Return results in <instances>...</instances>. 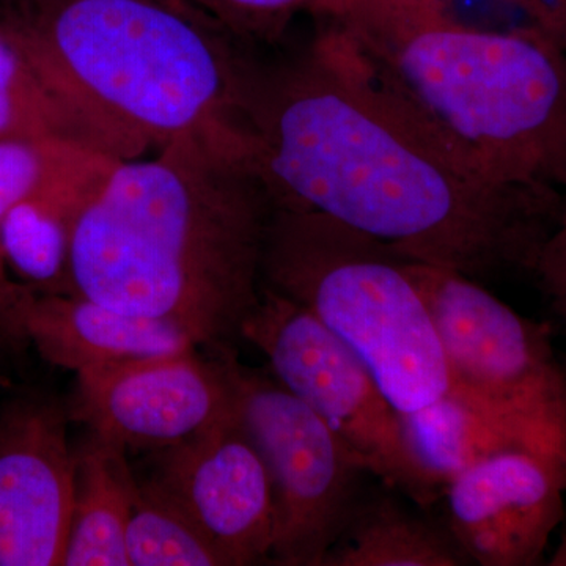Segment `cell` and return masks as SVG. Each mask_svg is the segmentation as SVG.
<instances>
[{"label": "cell", "mask_w": 566, "mask_h": 566, "mask_svg": "<svg viewBox=\"0 0 566 566\" xmlns=\"http://www.w3.org/2000/svg\"><path fill=\"white\" fill-rule=\"evenodd\" d=\"M316 22L303 51L253 63L238 123L274 202L474 281L531 274L562 221L565 193L497 185L465 166L376 87L326 21Z\"/></svg>", "instance_id": "6da1fadb"}, {"label": "cell", "mask_w": 566, "mask_h": 566, "mask_svg": "<svg viewBox=\"0 0 566 566\" xmlns=\"http://www.w3.org/2000/svg\"><path fill=\"white\" fill-rule=\"evenodd\" d=\"M274 200L233 125L180 134L151 159H123L77 216L71 294L237 353L262 297Z\"/></svg>", "instance_id": "7a4b0ae2"}, {"label": "cell", "mask_w": 566, "mask_h": 566, "mask_svg": "<svg viewBox=\"0 0 566 566\" xmlns=\"http://www.w3.org/2000/svg\"><path fill=\"white\" fill-rule=\"evenodd\" d=\"M323 20L379 91L465 166L566 189V52L536 29L476 28L422 0H342Z\"/></svg>", "instance_id": "3957f363"}, {"label": "cell", "mask_w": 566, "mask_h": 566, "mask_svg": "<svg viewBox=\"0 0 566 566\" xmlns=\"http://www.w3.org/2000/svg\"><path fill=\"white\" fill-rule=\"evenodd\" d=\"M6 22L88 144L122 161L240 120L252 62L185 0H21Z\"/></svg>", "instance_id": "277c9868"}, {"label": "cell", "mask_w": 566, "mask_h": 566, "mask_svg": "<svg viewBox=\"0 0 566 566\" xmlns=\"http://www.w3.org/2000/svg\"><path fill=\"white\" fill-rule=\"evenodd\" d=\"M408 262L327 216L274 202L262 285L340 338L397 411L430 403L452 386L433 316Z\"/></svg>", "instance_id": "5b68a950"}, {"label": "cell", "mask_w": 566, "mask_h": 566, "mask_svg": "<svg viewBox=\"0 0 566 566\" xmlns=\"http://www.w3.org/2000/svg\"><path fill=\"white\" fill-rule=\"evenodd\" d=\"M452 389L531 452L566 471V368L549 323L526 318L455 271L409 260Z\"/></svg>", "instance_id": "8992f818"}, {"label": "cell", "mask_w": 566, "mask_h": 566, "mask_svg": "<svg viewBox=\"0 0 566 566\" xmlns=\"http://www.w3.org/2000/svg\"><path fill=\"white\" fill-rule=\"evenodd\" d=\"M241 337L264 354L274 378L322 417L379 482L419 509L430 510L441 497V488L406 449L398 411L375 376L314 315L262 285Z\"/></svg>", "instance_id": "52a82bcc"}, {"label": "cell", "mask_w": 566, "mask_h": 566, "mask_svg": "<svg viewBox=\"0 0 566 566\" xmlns=\"http://www.w3.org/2000/svg\"><path fill=\"white\" fill-rule=\"evenodd\" d=\"M241 422L273 486L275 539L271 564L323 566L344 534L370 474L322 417L275 378L234 360Z\"/></svg>", "instance_id": "ba28073f"}, {"label": "cell", "mask_w": 566, "mask_h": 566, "mask_svg": "<svg viewBox=\"0 0 566 566\" xmlns=\"http://www.w3.org/2000/svg\"><path fill=\"white\" fill-rule=\"evenodd\" d=\"M237 359H203L189 348L85 368L76 374L70 420L123 450L163 452L233 411Z\"/></svg>", "instance_id": "9c48e42d"}, {"label": "cell", "mask_w": 566, "mask_h": 566, "mask_svg": "<svg viewBox=\"0 0 566 566\" xmlns=\"http://www.w3.org/2000/svg\"><path fill=\"white\" fill-rule=\"evenodd\" d=\"M153 482L199 524L226 566L271 564L273 486L234 403L218 423L156 453Z\"/></svg>", "instance_id": "30bf717a"}, {"label": "cell", "mask_w": 566, "mask_h": 566, "mask_svg": "<svg viewBox=\"0 0 566 566\" xmlns=\"http://www.w3.org/2000/svg\"><path fill=\"white\" fill-rule=\"evenodd\" d=\"M69 420L50 400L0 415V566L63 565L76 488Z\"/></svg>", "instance_id": "8fae6325"}, {"label": "cell", "mask_w": 566, "mask_h": 566, "mask_svg": "<svg viewBox=\"0 0 566 566\" xmlns=\"http://www.w3.org/2000/svg\"><path fill=\"white\" fill-rule=\"evenodd\" d=\"M566 471L528 450L486 458L444 488L446 527L471 564H545L565 517Z\"/></svg>", "instance_id": "7c38bea8"}, {"label": "cell", "mask_w": 566, "mask_h": 566, "mask_svg": "<svg viewBox=\"0 0 566 566\" xmlns=\"http://www.w3.org/2000/svg\"><path fill=\"white\" fill-rule=\"evenodd\" d=\"M122 159L77 142H59L46 175L14 205L0 248L14 281L39 293L71 294V233L81 211Z\"/></svg>", "instance_id": "4fadbf2b"}, {"label": "cell", "mask_w": 566, "mask_h": 566, "mask_svg": "<svg viewBox=\"0 0 566 566\" xmlns=\"http://www.w3.org/2000/svg\"><path fill=\"white\" fill-rule=\"evenodd\" d=\"M25 344L44 360L80 374L85 368L196 348L169 324L125 314L81 296L33 292L22 315Z\"/></svg>", "instance_id": "5bb4252c"}, {"label": "cell", "mask_w": 566, "mask_h": 566, "mask_svg": "<svg viewBox=\"0 0 566 566\" xmlns=\"http://www.w3.org/2000/svg\"><path fill=\"white\" fill-rule=\"evenodd\" d=\"M367 488L323 566L471 565L444 523L416 512L381 483Z\"/></svg>", "instance_id": "9a60e30c"}, {"label": "cell", "mask_w": 566, "mask_h": 566, "mask_svg": "<svg viewBox=\"0 0 566 566\" xmlns=\"http://www.w3.org/2000/svg\"><path fill=\"white\" fill-rule=\"evenodd\" d=\"M76 488L65 566H129L126 531L137 482L126 450L88 433L74 450Z\"/></svg>", "instance_id": "2e32d148"}, {"label": "cell", "mask_w": 566, "mask_h": 566, "mask_svg": "<svg viewBox=\"0 0 566 566\" xmlns=\"http://www.w3.org/2000/svg\"><path fill=\"white\" fill-rule=\"evenodd\" d=\"M398 423L412 460L442 491L486 458L526 450L452 387L430 403L398 411Z\"/></svg>", "instance_id": "e0dca14e"}, {"label": "cell", "mask_w": 566, "mask_h": 566, "mask_svg": "<svg viewBox=\"0 0 566 566\" xmlns=\"http://www.w3.org/2000/svg\"><path fill=\"white\" fill-rule=\"evenodd\" d=\"M0 139L70 140L92 147L6 21L0 22Z\"/></svg>", "instance_id": "ac0fdd59"}, {"label": "cell", "mask_w": 566, "mask_h": 566, "mask_svg": "<svg viewBox=\"0 0 566 566\" xmlns=\"http://www.w3.org/2000/svg\"><path fill=\"white\" fill-rule=\"evenodd\" d=\"M129 566H226L211 539L158 483H137L126 531Z\"/></svg>", "instance_id": "d6986e66"}, {"label": "cell", "mask_w": 566, "mask_h": 566, "mask_svg": "<svg viewBox=\"0 0 566 566\" xmlns=\"http://www.w3.org/2000/svg\"><path fill=\"white\" fill-rule=\"evenodd\" d=\"M59 142L0 139V229L7 214L40 185L50 169ZM31 286L14 281L0 248V333L11 346L25 344L22 314L31 300Z\"/></svg>", "instance_id": "ffe728a7"}, {"label": "cell", "mask_w": 566, "mask_h": 566, "mask_svg": "<svg viewBox=\"0 0 566 566\" xmlns=\"http://www.w3.org/2000/svg\"><path fill=\"white\" fill-rule=\"evenodd\" d=\"M234 40L274 43L294 18L329 17L342 0H185Z\"/></svg>", "instance_id": "44dd1931"}, {"label": "cell", "mask_w": 566, "mask_h": 566, "mask_svg": "<svg viewBox=\"0 0 566 566\" xmlns=\"http://www.w3.org/2000/svg\"><path fill=\"white\" fill-rule=\"evenodd\" d=\"M531 275L551 314L566 327V203L562 221L539 249Z\"/></svg>", "instance_id": "7402d4cb"}, {"label": "cell", "mask_w": 566, "mask_h": 566, "mask_svg": "<svg viewBox=\"0 0 566 566\" xmlns=\"http://www.w3.org/2000/svg\"><path fill=\"white\" fill-rule=\"evenodd\" d=\"M532 25L566 52V0H513Z\"/></svg>", "instance_id": "603a6c76"}, {"label": "cell", "mask_w": 566, "mask_h": 566, "mask_svg": "<svg viewBox=\"0 0 566 566\" xmlns=\"http://www.w3.org/2000/svg\"><path fill=\"white\" fill-rule=\"evenodd\" d=\"M546 564L551 566H566V531L562 534L556 551H554L553 556H551L549 562H546Z\"/></svg>", "instance_id": "cb8c5ba5"}, {"label": "cell", "mask_w": 566, "mask_h": 566, "mask_svg": "<svg viewBox=\"0 0 566 566\" xmlns=\"http://www.w3.org/2000/svg\"><path fill=\"white\" fill-rule=\"evenodd\" d=\"M10 346L9 340L0 333V356H2L3 349L10 348Z\"/></svg>", "instance_id": "d4e9b609"}, {"label": "cell", "mask_w": 566, "mask_h": 566, "mask_svg": "<svg viewBox=\"0 0 566 566\" xmlns=\"http://www.w3.org/2000/svg\"><path fill=\"white\" fill-rule=\"evenodd\" d=\"M562 360H564V365H565V368H566V354H562Z\"/></svg>", "instance_id": "484cf974"}, {"label": "cell", "mask_w": 566, "mask_h": 566, "mask_svg": "<svg viewBox=\"0 0 566 566\" xmlns=\"http://www.w3.org/2000/svg\"><path fill=\"white\" fill-rule=\"evenodd\" d=\"M565 192H566V189H565Z\"/></svg>", "instance_id": "4316f807"}]
</instances>
